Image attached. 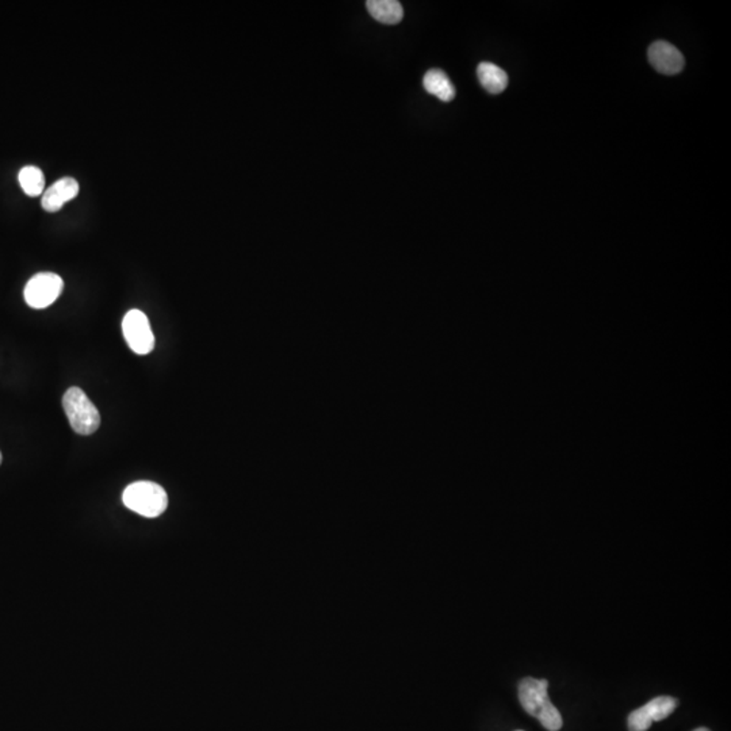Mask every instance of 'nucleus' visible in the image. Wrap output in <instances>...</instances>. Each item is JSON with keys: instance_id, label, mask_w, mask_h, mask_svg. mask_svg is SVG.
Listing matches in <instances>:
<instances>
[{"instance_id": "8", "label": "nucleus", "mask_w": 731, "mask_h": 731, "mask_svg": "<svg viewBox=\"0 0 731 731\" xmlns=\"http://www.w3.org/2000/svg\"><path fill=\"white\" fill-rule=\"evenodd\" d=\"M79 183L74 178H63L46 190L43 197V208L49 213L60 211L67 202L79 194Z\"/></svg>"}, {"instance_id": "4", "label": "nucleus", "mask_w": 731, "mask_h": 731, "mask_svg": "<svg viewBox=\"0 0 731 731\" xmlns=\"http://www.w3.org/2000/svg\"><path fill=\"white\" fill-rule=\"evenodd\" d=\"M63 289L61 276L53 273H40L27 282L24 293L25 301L30 308L46 309L60 297Z\"/></svg>"}, {"instance_id": "6", "label": "nucleus", "mask_w": 731, "mask_h": 731, "mask_svg": "<svg viewBox=\"0 0 731 731\" xmlns=\"http://www.w3.org/2000/svg\"><path fill=\"white\" fill-rule=\"evenodd\" d=\"M677 707V700L672 696H658L650 700L649 703L638 710L633 711L627 718L629 731H647L652 726L653 722L664 721L668 718L674 708Z\"/></svg>"}, {"instance_id": "11", "label": "nucleus", "mask_w": 731, "mask_h": 731, "mask_svg": "<svg viewBox=\"0 0 731 731\" xmlns=\"http://www.w3.org/2000/svg\"><path fill=\"white\" fill-rule=\"evenodd\" d=\"M479 83L490 94H500L508 86V77L504 69L492 63H481L477 68Z\"/></svg>"}, {"instance_id": "14", "label": "nucleus", "mask_w": 731, "mask_h": 731, "mask_svg": "<svg viewBox=\"0 0 731 731\" xmlns=\"http://www.w3.org/2000/svg\"><path fill=\"white\" fill-rule=\"evenodd\" d=\"M2 459H3L2 453H0V465H2Z\"/></svg>"}, {"instance_id": "13", "label": "nucleus", "mask_w": 731, "mask_h": 731, "mask_svg": "<svg viewBox=\"0 0 731 731\" xmlns=\"http://www.w3.org/2000/svg\"><path fill=\"white\" fill-rule=\"evenodd\" d=\"M694 731H711V730H708L707 727H699V729Z\"/></svg>"}, {"instance_id": "15", "label": "nucleus", "mask_w": 731, "mask_h": 731, "mask_svg": "<svg viewBox=\"0 0 731 731\" xmlns=\"http://www.w3.org/2000/svg\"><path fill=\"white\" fill-rule=\"evenodd\" d=\"M519 731H521V730H519Z\"/></svg>"}, {"instance_id": "12", "label": "nucleus", "mask_w": 731, "mask_h": 731, "mask_svg": "<svg viewBox=\"0 0 731 731\" xmlns=\"http://www.w3.org/2000/svg\"><path fill=\"white\" fill-rule=\"evenodd\" d=\"M19 184L25 194L29 197H38L46 190V177L38 167H24L19 172Z\"/></svg>"}, {"instance_id": "10", "label": "nucleus", "mask_w": 731, "mask_h": 731, "mask_svg": "<svg viewBox=\"0 0 731 731\" xmlns=\"http://www.w3.org/2000/svg\"><path fill=\"white\" fill-rule=\"evenodd\" d=\"M423 85L428 94L435 95L442 102H451L456 98V88L450 77L440 69L427 72Z\"/></svg>"}, {"instance_id": "3", "label": "nucleus", "mask_w": 731, "mask_h": 731, "mask_svg": "<svg viewBox=\"0 0 731 731\" xmlns=\"http://www.w3.org/2000/svg\"><path fill=\"white\" fill-rule=\"evenodd\" d=\"M63 407L69 424L77 434L88 437L99 428V412L80 387L67 390L63 397Z\"/></svg>"}, {"instance_id": "9", "label": "nucleus", "mask_w": 731, "mask_h": 731, "mask_svg": "<svg viewBox=\"0 0 731 731\" xmlns=\"http://www.w3.org/2000/svg\"><path fill=\"white\" fill-rule=\"evenodd\" d=\"M366 7L370 15L381 24L396 25L403 21V5L396 0H368Z\"/></svg>"}, {"instance_id": "7", "label": "nucleus", "mask_w": 731, "mask_h": 731, "mask_svg": "<svg viewBox=\"0 0 731 731\" xmlns=\"http://www.w3.org/2000/svg\"><path fill=\"white\" fill-rule=\"evenodd\" d=\"M649 63L663 75H676L685 68V56L676 46L666 41H657L647 52Z\"/></svg>"}, {"instance_id": "5", "label": "nucleus", "mask_w": 731, "mask_h": 731, "mask_svg": "<svg viewBox=\"0 0 731 731\" xmlns=\"http://www.w3.org/2000/svg\"><path fill=\"white\" fill-rule=\"evenodd\" d=\"M122 331L130 350L138 355H147L155 347V336L149 320L141 311L132 309L125 314Z\"/></svg>"}, {"instance_id": "1", "label": "nucleus", "mask_w": 731, "mask_h": 731, "mask_svg": "<svg viewBox=\"0 0 731 731\" xmlns=\"http://www.w3.org/2000/svg\"><path fill=\"white\" fill-rule=\"evenodd\" d=\"M548 680L526 677L519 683V700L527 714L537 718L549 731H558L562 727L560 711L550 702Z\"/></svg>"}, {"instance_id": "2", "label": "nucleus", "mask_w": 731, "mask_h": 731, "mask_svg": "<svg viewBox=\"0 0 731 731\" xmlns=\"http://www.w3.org/2000/svg\"><path fill=\"white\" fill-rule=\"evenodd\" d=\"M125 507L144 518H158L169 507V496L160 485L149 481L130 484L122 495Z\"/></svg>"}]
</instances>
